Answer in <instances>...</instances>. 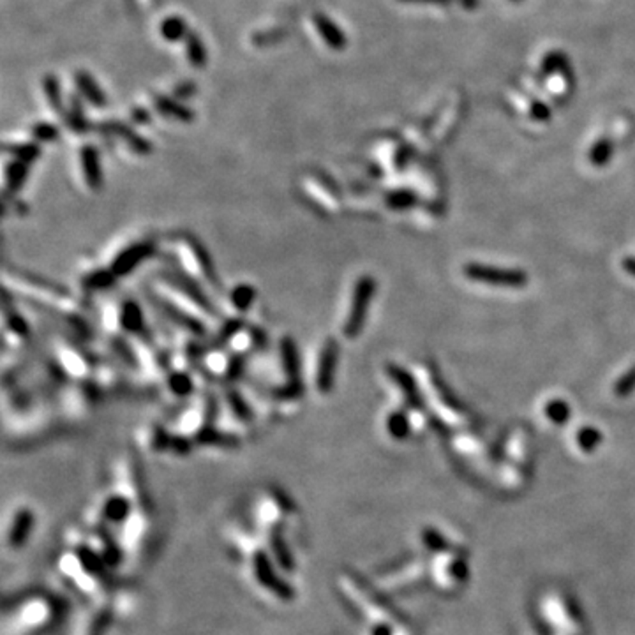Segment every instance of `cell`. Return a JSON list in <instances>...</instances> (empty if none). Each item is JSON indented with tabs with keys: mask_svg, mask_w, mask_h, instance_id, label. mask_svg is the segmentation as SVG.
I'll use <instances>...</instances> for the list:
<instances>
[{
	"mask_svg": "<svg viewBox=\"0 0 635 635\" xmlns=\"http://www.w3.org/2000/svg\"><path fill=\"white\" fill-rule=\"evenodd\" d=\"M374 293H376V281L371 276L358 277L355 282V288L351 291V302L348 307L346 319L343 325V334L348 339H355L363 329L369 307L373 304Z\"/></svg>",
	"mask_w": 635,
	"mask_h": 635,
	"instance_id": "obj_1",
	"label": "cell"
},
{
	"mask_svg": "<svg viewBox=\"0 0 635 635\" xmlns=\"http://www.w3.org/2000/svg\"><path fill=\"white\" fill-rule=\"evenodd\" d=\"M464 276L475 282H482L496 288H525L528 284V274L522 270L500 269V267L482 265V263H468L464 265Z\"/></svg>",
	"mask_w": 635,
	"mask_h": 635,
	"instance_id": "obj_2",
	"label": "cell"
},
{
	"mask_svg": "<svg viewBox=\"0 0 635 635\" xmlns=\"http://www.w3.org/2000/svg\"><path fill=\"white\" fill-rule=\"evenodd\" d=\"M337 360H339V344L334 337H329L319 350L316 373H314V385L319 393H329L332 390Z\"/></svg>",
	"mask_w": 635,
	"mask_h": 635,
	"instance_id": "obj_3",
	"label": "cell"
},
{
	"mask_svg": "<svg viewBox=\"0 0 635 635\" xmlns=\"http://www.w3.org/2000/svg\"><path fill=\"white\" fill-rule=\"evenodd\" d=\"M180 251L182 254H185V263H187V267H191L189 270H192V276L209 282L212 286L217 284V279H215L214 274V265H212L207 252L203 251V247L196 240L185 239L182 242Z\"/></svg>",
	"mask_w": 635,
	"mask_h": 635,
	"instance_id": "obj_4",
	"label": "cell"
},
{
	"mask_svg": "<svg viewBox=\"0 0 635 635\" xmlns=\"http://www.w3.org/2000/svg\"><path fill=\"white\" fill-rule=\"evenodd\" d=\"M154 251V244L152 242H136L131 244L129 247H125L124 251H120L117 254V258L111 262L110 270L115 277L125 276V274H131L140 263H143L148 256Z\"/></svg>",
	"mask_w": 635,
	"mask_h": 635,
	"instance_id": "obj_5",
	"label": "cell"
},
{
	"mask_svg": "<svg viewBox=\"0 0 635 635\" xmlns=\"http://www.w3.org/2000/svg\"><path fill=\"white\" fill-rule=\"evenodd\" d=\"M80 168L85 184L91 191H101L103 187V168L101 158L92 145H85L80 150Z\"/></svg>",
	"mask_w": 635,
	"mask_h": 635,
	"instance_id": "obj_6",
	"label": "cell"
},
{
	"mask_svg": "<svg viewBox=\"0 0 635 635\" xmlns=\"http://www.w3.org/2000/svg\"><path fill=\"white\" fill-rule=\"evenodd\" d=\"M101 131L108 133V135L117 136V138H122L124 140V143L128 145L133 152H136V154L145 155L152 150L150 141L143 138V136L138 135L136 131H133L131 128H128V125L122 124V122L118 120H108L105 124H101Z\"/></svg>",
	"mask_w": 635,
	"mask_h": 635,
	"instance_id": "obj_7",
	"label": "cell"
},
{
	"mask_svg": "<svg viewBox=\"0 0 635 635\" xmlns=\"http://www.w3.org/2000/svg\"><path fill=\"white\" fill-rule=\"evenodd\" d=\"M313 21H314V27H316L318 34L321 36V39L325 41V44L330 48V50L341 51L346 48V44H348L346 36L343 34V31H341V29L337 27V25L334 24L329 16H326V14L316 13L313 16Z\"/></svg>",
	"mask_w": 635,
	"mask_h": 635,
	"instance_id": "obj_8",
	"label": "cell"
},
{
	"mask_svg": "<svg viewBox=\"0 0 635 635\" xmlns=\"http://www.w3.org/2000/svg\"><path fill=\"white\" fill-rule=\"evenodd\" d=\"M387 373L388 376L392 378L393 383L401 388V392H403L404 399L408 401V404L413 408H420L422 406L420 392H418V387L417 383H415L413 378H411V374L408 373V371H404L403 367L393 366V363H390L387 367Z\"/></svg>",
	"mask_w": 635,
	"mask_h": 635,
	"instance_id": "obj_9",
	"label": "cell"
},
{
	"mask_svg": "<svg viewBox=\"0 0 635 635\" xmlns=\"http://www.w3.org/2000/svg\"><path fill=\"white\" fill-rule=\"evenodd\" d=\"M281 366L286 374V383H302L300 380V358L291 337H282L279 344Z\"/></svg>",
	"mask_w": 635,
	"mask_h": 635,
	"instance_id": "obj_10",
	"label": "cell"
},
{
	"mask_svg": "<svg viewBox=\"0 0 635 635\" xmlns=\"http://www.w3.org/2000/svg\"><path fill=\"white\" fill-rule=\"evenodd\" d=\"M256 572H258L259 581H262L267 588L274 589V593H276L277 597H281V599H291L293 597L291 588H289L286 582H282L276 577V574L272 572V567H270V563L267 562L265 556L259 554L258 558H256Z\"/></svg>",
	"mask_w": 635,
	"mask_h": 635,
	"instance_id": "obj_11",
	"label": "cell"
},
{
	"mask_svg": "<svg viewBox=\"0 0 635 635\" xmlns=\"http://www.w3.org/2000/svg\"><path fill=\"white\" fill-rule=\"evenodd\" d=\"M154 106L158 108L159 113L165 115V117L168 118H173V120L178 122L195 120V113H192L191 108L182 105V103L175 101V99L166 98V95H155Z\"/></svg>",
	"mask_w": 635,
	"mask_h": 635,
	"instance_id": "obj_12",
	"label": "cell"
},
{
	"mask_svg": "<svg viewBox=\"0 0 635 635\" xmlns=\"http://www.w3.org/2000/svg\"><path fill=\"white\" fill-rule=\"evenodd\" d=\"M76 85L80 88V92L83 94V98H87V101L94 106H106V95L105 92L99 88V85L95 83L94 78L87 73V71H78L76 73Z\"/></svg>",
	"mask_w": 635,
	"mask_h": 635,
	"instance_id": "obj_13",
	"label": "cell"
},
{
	"mask_svg": "<svg viewBox=\"0 0 635 635\" xmlns=\"http://www.w3.org/2000/svg\"><path fill=\"white\" fill-rule=\"evenodd\" d=\"M118 323H120V326L125 330V332L131 334L143 332L145 329L143 313H141L138 304L133 302V300L124 302V306L120 307V313H118Z\"/></svg>",
	"mask_w": 635,
	"mask_h": 635,
	"instance_id": "obj_14",
	"label": "cell"
},
{
	"mask_svg": "<svg viewBox=\"0 0 635 635\" xmlns=\"http://www.w3.org/2000/svg\"><path fill=\"white\" fill-rule=\"evenodd\" d=\"M185 43V55H187L189 64L195 68H203L207 64V50L203 44L202 37L195 32H189L184 39Z\"/></svg>",
	"mask_w": 635,
	"mask_h": 635,
	"instance_id": "obj_15",
	"label": "cell"
},
{
	"mask_svg": "<svg viewBox=\"0 0 635 635\" xmlns=\"http://www.w3.org/2000/svg\"><path fill=\"white\" fill-rule=\"evenodd\" d=\"M29 168L25 162L16 161L13 159L11 162L6 165V172H4V180H6V191L9 192H16L18 189L24 185L25 178H27Z\"/></svg>",
	"mask_w": 635,
	"mask_h": 635,
	"instance_id": "obj_16",
	"label": "cell"
},
{
	"mask_svg": "<svg viewBox=\"0 0 635 635\" xmlns=\"http://www.w3.org/2000/svg\"><path fill=\"white\" fill-rule=\"evenodd\" d=\"M32 522H34V517H32V512L21 510L20 514L16 515V519H14L13 530H11V535H9L11 545H21V544H24L25 538H27L29 533H31Z\"/></svg>",
	"mask_w": 635,
	"mask_h": 635,
	"instance_id": "obj_17",
	"label": "cell"
},
{
	"mask_svg": "<svg viewBox=\"0 0 635 635\" xmlns=\"http://www.w3.org/2000/svg\"><path fill=\"white\" fill-rule=\"evenodd\" d=\"M256 299V289L251 284H239L229 293V302L239 313H246Z\"/></svg>",
	"mask_w": 635,
	"mask_h": 635,
	"instance_id": "obj_18",
	"label": "cell"
},
{
	"mask_svg": "<svg viewBox=\"0 0 635 635\" xmlns=\"http://www.w3.org/2000/svg\"><path fill=\"white\" fill-rule=\"evenodd\" d=\"M43 88H44V94H46L48 103L50 106L57 111L61 117H66V111H64V103H62V92H61V85H58V80L53 76V74H46L43 80Z\"/></svg>",
	"mask_w": 635,
	"mask_h": 635,
	"instance_id": "obj_19",
	"label": "cell"
},
{
	"mask_svg": "<svg viewBox=\"0 0 635 635\" xmlns=\"http://www.w3.org/2000/svg\"><path fill=\"white\" fill-rule=\"evenodd\" d=\"M6 152H9L16 161L31 165L41 154V147L37 143H20V145H6Z\"/></svg>",
	"mask_w": 635,
	"mask_h": 635,
	"instance_id": "obj_20",
	"label": "cell"
},
{
	"mask_svg": "<svg viewBox=\"0 0 635 635\" xmlns=\"http://www.w3.org/2000/svg\"><path fill=\"white\" fill-rule=\"evenodd\" d=\"M161 34L166 41L185 39V36L189 34L187 24H185V21L178 16L166 18V20L161 24Z\"/></svg>",
	"mask_w": 635,
	"mask_h": 635,
	"instance_id": "obj_21",
	"label": "cell"
},
{
	"mask_svg": "<svg viewBox=\"0 0 635 635\" xmlns=\"http://www.w3.org/2000/svg\"><path fill=\"white\" fill-rule=\"evenodd\" d=\"M168 388L170 392L175 393L177 397H185L192 392V378L185 371H175L168 376Z\"/></svg>",
	"mask_w": 635,
	"mask_h": 635,
	"instance_id": "obj_22",
	"label": "cell"
},
{
	"mask_svg": "<svg viewBox=\"0 0 635 635\" xmlns=\"http://www.w3.org/2000/svg\"><path fill=\"white\" fill-rule=\"evenodd\" d=\"M612 152H614V145H612V141L607 138H602L597 141V143L592 147V150H589V162H592L593 166H599L600 168V166L607 165V162L611 161Z\"/></svg>",
	"mask_w": 635,
	"mask_h": 635,
	"instance_id": "obj_23",
	"label": "cell"
},
{
	"mask_svg": "<svg viewBox=\"0 0 635 635\" xmlns=\"http://www.w3.org/2000/svg\"><path fill=\"white\" fill-rule=\"evenodd\" d=\"M387 429L393 440H404L410 434V420L404 411H393L387 420Z\"/></svg>",
	"mask_w": 635,
	"mask_h": 635,
	"instance_id": "obj_24",
	"label": "cell"
},
{
	"mask_svg": "<svg viewBox=\"0 0 635 635\" xmlns=\"http://www.w3.org/2000/svg\"><path fill=\"white\" fill-rule=\"evenodd\" d=\"M226 403H228V406L232 408L233 415H235L237 418H240V420L244 422L251 420L252 411L251 408H249L247 401L242 397V393L237 392V390H229V392L226 393Z\"/></svg>",
	"mask_w": 635,
	"mask_h": 635,
	"instance_id": "obj_25",
	"label": "cell"
},
{
	"mask_svg": "<svg viewBox=\"0 0 635 635\" xmlns=\"http://www.w3.org/2000/svg\"><path fill=\"white\" fill-rule=\"evenodd\" d=\"M66 122H68L69 129H73L74 133H87L88 131V122L83 117V111H81L80 101L76 98L71 99V110L66 115Z\"/></svg>",
	"mask_w": 635,
	"mask_h": 635,
	"instance_id": "obj_26",
	"label": "cell"
},
{
	"mask_svg": "<svg viewBox=\"0 0 635 635\" xmlns=\"http://www.w3.org/2000/svg\"><path fill=\"white\" fill-rule=\"evenodd\" d=\"M545 415L551 422H554L556 425H563L564 422L570 418V406L562 399L551 401V403L545 406Z\"/></svg>",
	"mask_w": 635,
	"mask_h": 635,
	"instance_id": "obj_27",
	"label": "cell"
},
{
	"mask_svg": "<svg viewBox=\"0 0 635 635\" xmlns=\"http://www.w3.org/2000/svg\"><path fill=\"white\" fill-rule=\"evenodd\" d=\"M602 441V434L593 427H584L577 434V443L582 450H595Z\"/></svg>",
	"mask_w": 635,
	"mask_h": 635,
	"instance_id": "obj_28",
	"label": "cell"
},
{
	"mask_svg": "<svg viewBox=\"0 0 635 635\" xmlns=\"http://www.w3.org/2000/svg\"><path fill=\"white\" fill-rule=\"evenodd\" d=\"M32 136H34L36 141H41V143H51L58 138V129L55 125L48 124V122H37V124L32 128Z\"/></svg>",
	"mask_w": 635,
	"mask_h": 635,
	"instance_id": "obj_29",
	"label": "cell"
},
{
	"mask_svg": "<svg viewBox=\"0 0 635 635\" xmlns=\"http://www.w3.org/2000/svg\"><path fill=\"white\" fill-rule=\"evenodd\" d=\"M387 203L390 207H392V209L404 210V209H410V207H413L415 203H417V198H415V195H411V192H408V191H396V192H390L388 198H387Z\"/></svg>",
	"mask_w": 635,
	"mask_h": 635,
	"instance_id": "obj_30",
	"label": "cell"
},
{
	"mask_svg": "<svg viewBox=\"0 0 635 635\" xmlns=\"http://www.w3.org/2000/svg\"><path fill=\"white\" fill-rule=\"evenodd\" d=\"M635 390V367L629 371L626 374H623L621 378L618 380L614 387V393L618 397H629Z\"/></svg>",
	"mask_w": 635,
	"mask_h": 635,
	"instance_id": "obj_31",
	"label": "cell"
},
{
	"mask_svg": "<svg viewBox=\"0 0 635 635\" xmlns=\"http://www.w3.org/2000/svg\"><path fill=\"white\" fill-rule=\"evenodd\" d=\"M129 512V505L125 503V500L122 497H111L106 505V515L113 521H120L125 514Z\"/></svg>",
	"mask_w": 635,
	"mask_h": 635,
	"instance_id": "obj_32",
	"label": "cell"
},
{
	"mask_svg": "<svg viewBox=\"0 0 635 635\" xmlns=\"http://www.w3.org/2000/svg\"><path fill=\"white\" fill-rule=\"evenodd\" d=\"M195 92H196V88H195V85H192V83H185L184 87H177L175 88V95H177L178 99L189 98V95L195 94Z\"/></svg>",
	"mask_w": 635,
	"mask_h": 635,
	"instance_id": "obj_33",
	"label": "cell"
},
{
	"mask_svg": "<svg viewBox=\"0 0 635 635\" xmlns=\"http://www.w3.org/2000/svg\"><path fill=\"white\" fill-rule=\"evenodd\" d=\"M531 115H533V118H537V120H545V118H549V110L538 103V105L533 106V110H531Z\"/></svg>",
	"mask_w": 635,
	"mask_h": 635,
	"instance_id": "obj_34",
	"label": "cell"
},
{
	"mask_svg": "<svg viewBox=\"0 0 635 635\" xmlns=\"http://www.w3.org/2000/svg\"><path fill=\"white\" fill-rule=\"evenodd\" d=\"M133 118H135L136 122H148V115H147V111L145 110H141V108H135V110H133Z\"/></svg>",
	"mask_w": 635,
	"mask_h": 635,
	"instance_id": "obj_35",
	"label": "cell"
},
{
	"mask_svg": "<svg viewBox=\"0 0 635 635\" xmlns=\"http://www.w3.org/2000/svg\"><path fill=\"white\" fill-rule=\"evenodd\" d=\"M623 267H625V270L630 274V276L635 277V259L634 258H626L625 262H623Z\"/></svg>",
	"mask_w": 635,
	"mask_h": 635,
	"instance_id": "obj_36",
	"label": "cell"
},
{
	"mask_svg": "<svg viewBox=\"0 0 635 635\" xmlns=\"http://www.w3.org/2000/svg\"><path fill=\"white\" fill-rule=\"evenodd\" d=\"M403 2H445V0H403Z\"/></svg>",
	"mask_w": 635,
	"mask_h": 635,
	"instance_id": "obj_37",
	"label": "cell"
}]
</instances>
